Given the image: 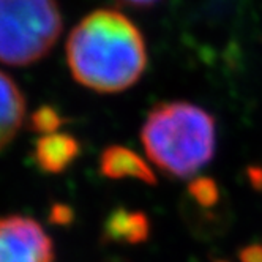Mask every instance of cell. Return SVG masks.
Returning a JSON list of instances; mask_svg holds the SVG:
<instances>
[{"mask_svg":"<svg viewBox=\"0 0 262 262\" xmlns=\"http://www.w3.org/2000/svg\"><path fill=\"white\" fill-rule=\"evenodd\" d=\"M0 262H54L49 235L32 218H0Z\"/></svg>","mask_w":262,"mask_h":262,"instance_id":"277c9868","label":"cell"},{"mask_svg":"<svg viewBox=\"0 0 262 262\" xmlns=\"http://www.w3.org/2000/svg\"><path fill=\"white\" fill-rule=\"evenodd\" d=\"M81 145L70 135L49 133L41 135L35 144L33 158L43 172L60 174L79 155Z\"/></svg>","mask_w":262,"mask_h":262,"instance_id":"52a82bcc","label":"cell"},{"mask_svg":"<svg viewBox=\"0 0 262 262\" xmlns=\"http://www.w3.org/2000/svg\"><path fill=\"white\" fill-rule=\"evenodd\" d=\"M248 179L253 185V188L262 191V167H250Z\"/></svg>","mask_w":262,"mask_h":262,"instance_id":"4fadbf2b","label":"cell"},{"mask_svg":"<svg viewBox=\"0 0 262 262\" xmlns=\"http://www.w3.org/2000/svg\"><path fill=\"white\" fill-rule=\"evenodd\" d=\"M190 196L201 205L210 209L220 201V188L213 179L210 177H196L188 185Z\"/></svg>","mask_w":262,"mask_h":262,"instance_id":"9c48e42d","label":"cell"},{"mask_svg":"<svg viewBox=\"0 0 262 262\" xmlns=\"http://www.w3.org/2000/svg\"><path fill=\"white\" fill-rule=\"evenodd\" d=\"M30 122H32V128L35 131H38L41 135H49V133H55V131H57V128L62 123V119L55 109L45 106V107H40L33 112Z\"/></svg>","mask_w":262,"mask_h":262,"instance_id":"30bf717a","label":"cell"},{"mask_svg":"<svg viewBox=\"0 0 262 262\" xmlns=\"http://www.w3.org/2000/svg\"><path fill=\"white\" fill-rule=\"evenodd\" d=\"M141 142L163 172L186 179L213 158L216 123L210 112L193 103L164 101L148 112Z\"/></svg>","mask_w":262,"mask_h":262,"instance_id":"7a4b0ae2","label":"cell"},{"mask_svg":"<svg viewBox=\"0 0 262 262\" xmlns=\"http://www.w3.org/2000/svg\"><path fill=\"white\" fill-rule=\"evenodd\" d=\"M150 234V223L145 213L117 209L106 218L104 237L111 242L141 243Z\"/></svg>","mask_w":262,"mask_h":262,"instance_id":"ba28073f","label":"cell"},{"mask_svg":"<svg viewBox=\"0 0 262 262\" xmlns=\"http://www.w3.org/2000/svg\"><path fill=\"white\" fill-rule=\"evenodd\" d=\"M67 63L74 81L98 93L133 87L147 70V46L139 27L117 10L89 13L73 27Z\"/></svg>","mask_w":262,"mask_h":262,"instance_id":"6da1fadb","label":"cell"},{"mask_svg":"<svg viewBox=\"0 0 262 262\" xmlns=\"http://www.w3.org/2000/svg\"><path fill=\"white\" fill-rule=\"evenodd\" d=\"M62 30L57 0H0V63L29 67L40 62Z\"/></svg>","mask_w":262,"mask_h":262,"instance_id":"3957f363","label":"cell"},{"mask_svg":"<svg viewBox=\"0 0 262 262\" xmlns=\"http://www.w3.org/2000/svg\"><path fill=\"white\" fill-rule=\"evenodd\" d=\"M26 120V97L7 73L0 71V150L16 138Z\"/></svg>","mask_w":262,"mask_h":262,"instance_id":"8992f818","label":"cell"},{"mask_svg":"<svg viewBox=\"0 0 262 262\" xmlns=\"http://www.w3.org/2000/svg\"><path fill=\"white\" fill-rule=\"evenodd\" d=\"M240 262H262V245L260 243H253L243 248L238 253Z\"/></svg>","mask_w":262,"mask_h":262,"instance_id":"8fae6325","label":"cell"},{"mask_svg":"<svg viewBox=\"0 0 262 262\" xmlns=\"http://www.w3.org/2000/svg\"><path fill=\"white\" fill-rule=\"evenodd\" d=\"M216 262H228V260H216Z\"/></svg>","mask_w":262,"mask_h":262,"instance_id":"9a60e30c","label":"cell"},{"mask_svg":"<svg viewBox=\"0 0 262 262\" xmlns=\"http://www.w3.org/2000/svg\"><path fill=\"white\" fill-rule=\"evenodd\" d=\"M100 171L107 179H136L144 183H157L152 167L136 152L123 145H111L100 157Z\"/></svg>","mask_w":262,"mask_h":262,"instance_id":"5b68a950","label":"cell"},{"mask_svg":"<svg viewBox=\"0 0 262 262\" xmlns=\"http://www.w3.org/2000/svg\"><path fill=\"white\" fill-rule=\"evenodd\" d=\"M52 221L54 223H60V224H67L71 221V212L67 207H62V205H55L52 210Z\"/></svg>","mask_w":262,"mask_h":262,"instance_id":"7c38bea8","label":"cell"},{"mask_svg":"<svg viewBox=\"0 0 262 262\" xmlns=\"http://www.w3.org/2000/svg\"><path fill=\"white\" fill-rule=\"evenodd\" d=\"M117 2L128 5V7H135V8H148L157 5L160 0H117Z\"/></svg>","mask_w":262,"mask_h":262,"instance_id":"5bb4252c","label":"cell"}]
</instances>
